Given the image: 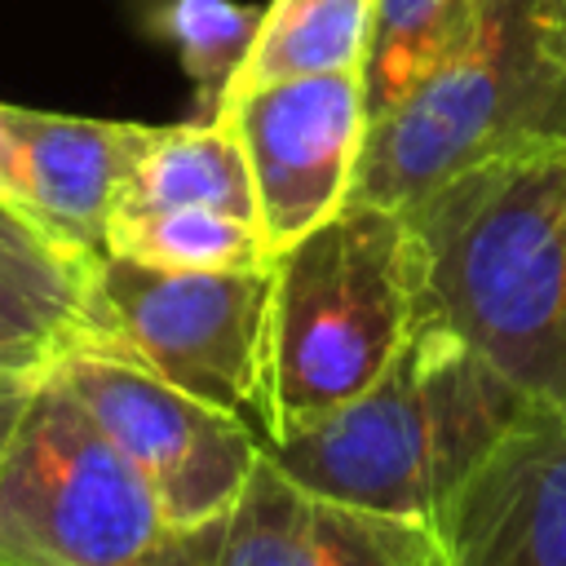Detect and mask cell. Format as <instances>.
<instances>
[{
    "label": "cell",
    "mask_w": 566,
    "mask_h": 566,
    "mask_svg": "<svg viewBox=\"0 0 566 566\" xmlns=\"http://www.w3.org/2000/svg\"><path fill=\"white\" fill-rule=\"evenodd\" d=\"M402 217L420 318L469 340L531 402L566 411V150L469 168Z\"/></svg>",
    "instance_id": "6da1fadb"
},
{
    "label": "cell",
    "mask_w": 566,
    "mask_h": 566,
    "mask_svg": "<svg viewBox=\"0 0 566 566\" xmlns=\"http://www.w3.org/2000/svg\"><path fill=\"white\" fill-rule=\"evenodd\" d=\"M526 407L531 398L469 340L420 318L358 398L265 451L310 491L438 522Z\"/></svg>",
    "instance_id": "7a4b0ae2"
},
{
    "label": "cell",
    "mask_w": 566,
    "mask_h": 566,
    "mask_svg": "<svg viewBox=\"0 0 566 566\" xmlns=\"http://www.w3.org/2000/svg\"><path fill=\"white\" fill-rule=\"evenodd\" d=\"M420 323V252L407 217L349 199L270 265L261 429L287 438L358 398Z\"/></svg>",
    "instance_id": "3957f363"
},
{
    "label": "cell",
    "mask_w": 566,
    "mask_h": 566,
    "mask_svg": "<svg viewBox=\"0 0 566 566\" xmlns=\"http://www.w3.org/2000/svg\"><path fill=\"white\" fill-rule=\"evenodd\" d=\"M566 150V49L535 0H482L469 31L367 124L349 199L407 208L500 159Z\"/></svg>",
    "instance_id": "277c9868"
},
{
    "label": "cell",
    "mask_w": 566,
    "mask_h": 566,
    "mask_svg": "<svg viewBox=\"0 0 566 566\" xmlns=\"http://www.w3.org/2000/svg\"><path fill=\"white\" fill-rule=\"evenodd\" d=\"M168 535L150 482L49 367L0 447V566H137Z\"/></svg>",
    "instance_id": "5b68a950"
},
{
    "label": "cell",
    "mask_w": 566,
    "mask_h": 566,
    "mask_svg": "<svg viewBox=\"0 0 566 566\" xmlns=\"http://www.w3.org/2000/svg\"><path fill=\"white\" fill-rule=\"evenodd\" d=\"M270 265L159 270L97 252L75 349L146 367L234 416L261 411Z\"/></svg>",
    "instance_id": "8992f818"
},
{
    "label": "cell",
    "mask_w": 566,
    "mask_h": 566,
    "mask_svg": "<svg viewBox=\"0 0 566 566\" xmlns=\"http://www.w3.org/2000/svg\"><path fill=\"white\" fill-rule=\"evenodd\" d=\"M53 371L150 482L168 531L203 526L234 504L265 442L248 416L93 349H66Z\"/></svg>",
    "instance_id": "52a82bcc"
},
{
    "label": "cell",
    "mask_w": 566,
    "mask_h": 566,
    "mask_svg": "<svg viewBox=\"0 0 566 566\" xmlns=\"http://www.w3.org/2000/svg\"><path fill=\"white\" fill-rule=\"evenodd\" d=\"M221 115L243 146L270 256L349 203L371 124L358 71L274 80L230 97Z\"/></svg>",
    "instance_id": "ba28073f"
},
{
    "label": "cell",
    "mask_w": 566,
    "mask_h": 566,
    "mask_svg": "<svg viewBox=\"0 0 566 566\" xmlns=\"http://www.w3.org/2000/svg\"><path fill=\"white\" fill-rule=\"evenodd\" d=\"M208 566H442L433 522L363 509L296 482L261 455L217 522Z\"/></svg>",
    "instance_id": "9c48e42d"
},
{
    "label": "cell",
    "mask_w": 566,
    "mask_h": 566,
    "mask_svg": "<svg viewBox=\"0 0 566 566\" xmlns=\"http://www.w3.org/2000/svg\"><path fill=\"white\" fill-rule=\"evenodd\" d=\"M433 531L442 566H566V411L531 402Z\"/></svg>",
    "instance_id": "30bf717a"
},
{
    "label": "cell",
    "mask_w": 566,
    "mask_h": 566,
    "mask_svg": "<svg viewBox=\"0 0 566 566\" xmlns=\"http://www.w3.org/2000/svg\"><path fill=\"white\" fill-rule=\"evenodd\" d=\"M150 124L84 119L0 102V199L84 252H102L106 217Z\"/></svg>",
    "instance_id": "8fae6325"
},
{
    "label": "cell",
    "mask_w": 566,
    "mask_h": 566,
    "mask_svg": "<svg viewBox=\"0 0 566 566\" xmlns=\"http://www.w3.org/2000/svg\"><path fill=\"white\" fill-rule=\"evenodd\" d=\"M93 256L0 199V371H44L75 349Z\"/></svg>",
    "instance_id": "7c38bea8"
},
{
    "label": "cell",
    "mask_w": 566,
    "mask_h": 566,
    "mask_svg": "<svg viewBox=\"0 0 566 566\" xmlns=\"http://www.w3.org/2000/svg\"><path fill=\"white\" fill-rule=\"evenodd\" d=\"M150 208H217L256 221L248 159L226 115L195 124H164V128L150 124L146 146L128 168L111 212H150Z\"/></svg>",
    "instance_id": "4fadbf2b"
},
{
    "label": "cell",
    "mask_w": 566,
    "mask_h": 566,
    "mask_svg": "<svg viewBox=\"0 0 566 566\" xmlns=\"http://www.w3.org/2000/svg\"><path fill=\"white\" fill-rule=\"evenodd\" d=\"M371 27L376 0H270L261 4V27L234 75L230 97L296 75H363Z\"/></svg>",
    "instance_id": "5bb4252c"
},
{
    "label": "cell",
    "mask_w": 566,
    "mask_h": 566,
    "mask_svg": "<svg viewBox=\"0 0 566 566\" xmlns=\"http://www.w3.org/2000/svg\"><path fill=\"white\" fill-rule=\"evenodd\" d=\"M102 252L159 270H256L274 261L256 221L217 208L111 212Z\"/></svg>",
    "instance_id": "9a60e30c"
},
{
    "label": "cell",
    "mask_w": 566,
    "mask_h": 566,
    "mask_svg": "<svg viewBox=\"0 0 566 566\" xmlns=\"http://www.w3.org/2000/svg\"><path fill=\"white\" fill-rule=\"evenodd\" d=\"M150 31L177 53L181 71L195 80L199 119L221 115L234 75L256 40L261 4L239 0H159L146 13Z\"/></svg>",
    "instance_id": "2e32d148"
},
{
    "label": "cell",
    "mask_w": 566,
    "mask_h": 566,
    "mask_svg": "<svg viewBox=\"0 0 566 566\" xmlns=\"http://www.w3.org/2000/svg\"><path fill=\"white\" fill-rule=\"evenodd\" d=\"M482 0H376L371 49L363 62L367 119L394 106L473 22Z\"/></svg>",
    "instance_id": "e0dca14e"
},
{
    "label": "cell",
    "mask_w": 566,
    "mask_h": 566,
    "mask_svg": "<svg viewBox=\"0 0 566 566\" xmlns=\"http://www.w3.org/2000/svg\"><path fill=\"white\" fill-rule=\"evenodd\" d=\"M217 522H203V526H190V531H168L159 539V548L137 562V566H208L212 562V539H217Z\"/></svg>",
    "instance_id": "ac0fdd59"
},
{
    "label": "cell",
    "mask_w": 566,
    "mask_h": 566,
    "mask_svg": "<svg viewBox=\"0 0 566 566\" xmlns=\"http://www.w3.org/2000/svg\"><path fill=\"white\" fill-rule=\"evenodd\" d=\"M35 380H40V371H0V447H4V438H9V429L18 420V411H22V402L31 398Z\"/></svg>",
    "instance_id": "d6986e66"
},
{
    "label": "cell",
    "mask_w": 566,
    "mask_h": 566,
    "mask_svg": "<svg viewBox=\"0 0 566 566\" xmlns=\"http://www.w3.org/2000/svg\"><path fill=\"white\" fill-rule=\"evenodd\" d=\"M535 9L544 18V27L553 31V40L566 49V0H535Z\"/></svg>",
    "instance_id": "ffe728a7"
}]
</instances>
